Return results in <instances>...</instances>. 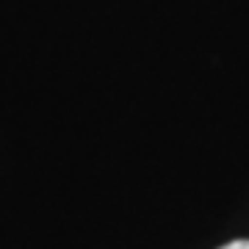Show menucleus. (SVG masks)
<instances>
[{"instance_id": "f257e3e1", "label": "nucleus", "mask_w": 249, "mask_h": 249, "mask_svg": "<svg viewBox=\"0 0 249 249\" xmlns=\"http://www.w3.org/2000/svg\"><path fill=\"white\" fill-rule=\"evenodd\" d=\"M222 249H249V241H230V244H224Z\"/></svg>"}]
</instances>
